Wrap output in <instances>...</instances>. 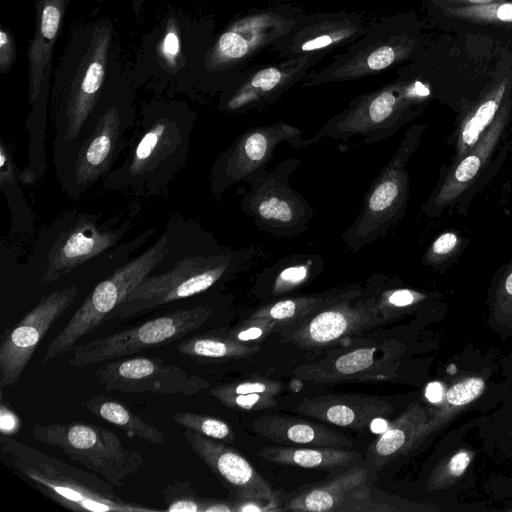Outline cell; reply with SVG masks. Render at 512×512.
Segmentation results:
<instances>
[{
	"label": "cell",
	"mask_w": 512,
	"mask_h": 512,
	"mask_svg": "<svg viewBox=\"0 0 512 512\" xmlns=\"http://www.w3.org/2000/svg\"><path fill=\"white\" fill-rule=\"evenodd\" d=\"M79 293L76 284L62 287L43 296L37 304L0 340V387L18 383L50 327L74 302Z\"/></svg>",
	"instance_id": "obj_19"
},
{
	"label": "cell",
	"mask_w": 512,
	"mask_h": 512,
	"mask_svg": "<svg viewBox=\"0 0 512 512\" xmlns=\"http://www.w3.org/2000/svg\"><path fill=\"white\" fill-rule=\"evenodd\" d=\"M382 322L374 299L351 285L337 289L303 318L290 340L305 348L327 347Z\"/></svg>",
	"instance_id": "obj_17"
},
{
	"label": "cell",
	"mask_w": 512,
	"mask_h": 512,
	"mask_svg": "<svg viewBox=\"0 0 512 512\" xmlns=\"http://www.w3.org/2000/svg\"><path fill=\"white\" fill-rule=\"evenodd\" d=\"M364 294L371 296L384 321L440 305V295L404 286L399 277L382 273L372 274Z\"/></svg>",
	"instance_id": "obj_33"
},
{
	"label": "cell",
	"mask_w": 512,
	"mask_h": 512,
	"mask_svg": "<svg viewBox=\"0 0 512 512\" xmlns=\"http://www.w3.org/2000/svg\"><path fill=\"white\" fill-rule=\"evenodd\" d=\"M488 303L495 322L512 324V258L494 273Z\"/></svg>",
	"instance_id": "obj_40"
},
{
	"label": "cell",
	"mask_w": 512,
	"mask_h": 512,
	"mask_svg": "<svg viewBox=\"0 0 512 512\" xmlns=\"http://www.w3.org/2000/svg\"><path fill=\"white\" fill-rule=\"evenodd\" d=\"M84 405L93 415L121 428L129 437H137L154 445L166 443L164 434L155 425L117 399L94 395L85 400Z\"/></svg>",
	"instance_id": "obj_35"
},
{
	"label": "cell",
	"mask_w": 512,
	"mask_h": 512,
	"mask_svg": "<svg viewBox=\"0 0 512 512\" xmlns=\"http://www.w3.org/2000/svg\"><path fill=\"white\" fill-rule=\"evenodd\" d=\"M177 350L198 360H229L254 355L259 347L234 341L216 331L188 338L177 345Z\"/></svg>",
	"instance_id": "obj_36"
},
{
	"label": "cell",
	"mask_w": 512,
	"mask_h": 512,
	"mask_svg": "<svg viewBox=\"0 0 512 512\" xmlns=\"http://www.w3.org/2000/svg\"><path fill=\"white\" fill-rule=\"evenodd\" d=\"M468 242L459 231L445 230L433 239L424 251L421 262L437 272H444L456 264Z\"/></svg>",
	"instance_id": "obj_38"
},
{
	"label": "cell",
	"mask_w": 512,
	"mask_h": 512,
	"mask_svg": "<svg viewBox=\"0 0 512 512\" xmlns=\"http://www.w3.org/2000/svg\"><path fill=\"white\" fill-rule=\"evenodd\" d=\"M20 421L18 416L4 402L0 406V432L2 436L9 437L18 432Z\"/></svg>",
	"instance_id": "obj_51"
},
{
	"label": "cell",
	"mask_w": 512,
	"mask_h": 512,
	"mask_svg": "<svg viewBox=\"0 0 512 512\" xmlns=\"http://www.w3.org/2000/svg\"><path fill=\"white\" fill-rule=\"evenodd\" d=\"M375 347H361L334 359L302 365L295 370L299 378L315 383L367 382L387 380L396 366L388 358L378 357Z\"/></svg>",
	"instance_id": "obj_27"
},
{
	"label": "cell",
	"mask_w": 512,
	"mask_h": 512,
	"mask_svg": "<svg viewBox=\"0 0 512 512\" xmlns=\"http://www.w3.org/2000/svg\"><path fill=\"white\" fill-rule=\"evenodd\" d=\"M31 434L35 440L61 450L116 487L144 465L138 451L127 447L111 430L93 423H38Z\"/></svg>",
	"instance_id": "obj_11"
},
{
	"label": "cell",
	"mask_w": 512,
	"mask_h": 512,
	"mask_svg": "<svg viewBox=\"0 0 512 512\" xmlns=\"http://www.w3.org/2000/svg\"><path fill=\"white\" fill-rule=\"evenodd\" d=\"M506 134L507 135L510 134V136H511V138L509 140H510V145L512 147V120H511V123H510V125H509V127L507 129V133Z\"/></svg>",
	"instance_id": "obj_55"
},
{
	"label": "cell",
	"mask_w": 512,
	"mask_h": 512,
	"mask_svg": "<svg viewBox=\"0 0 512 512\" xmlns=\"http://www.w3.org/2000/svg\"><path fill=\"white\" fill-rule=\"evenodd\" d=\"M15 60V39L10 30L2 26L0 29V72L3 74L10 72Z\"/></svg>",
	"instance_id": "obj_48"
},
{
	"label": "cell",
	"mask_w": 512,
	"mask_h": 512,
	"mask_svg": "<svg viewBox=\"0 0 512 512\" xmlns=\"http://www.w3.org/2000/svg\"><path fill=\"white\" fill-rule=\"evenodd\" d=\"M258 245L231 249L207 235L169 269L154 270L109 314L106 321L125 320L171 302L194 297L246 272L262 257Z\"/></svg>",
	"instance_id": "obj_4"
},
{
	"label": "cell",
	"mask_w": 512,
	"mask_h": 512,
	"mask_svg": "<svg viewBox=\"0 0 512 512\" xmlns=\"http://www.w3.org/2000/svg\"><path fill=\"white\" fill-rule=\"evenodd\" d=\"M100 223V216L86 212H72L50 228L53 237L44 236L48 244L36 252L32 264H40V279L51 284L81 265L110 252L130 230V220Z\"/></svg>",
	"instance_id": "obj_12"
},
{
	"label": "cell",
	"mask_w": 512,
	"mask_h": 512,
	"mask_svg": "<svg viewBox=\"0 0 512 512\" xmlns=\"http://www.w3.org/2000/svg\"><path fill=\"white\" fill-rule=\"evenodd\" d=\"M325 270L319 254L293 253L280 258L256 275L255 289L272 298H281L316 279Z\"/></svg>",
	"instance_id": "obj_31"
},
{
	"label": "cell",
	"mask_w": 512,
	"mask_h": 512,
	"mask_svg": "<svg viewBox=\"0 0 512 512\" xmlns=\"http://www.w3.org/2000/svg\"><path fill=\"white\" fill-rule=\"evenodd\" d=\"M507 362H508L509 364H512V353H511V356L508 358ZM511 369H512V368H511Z\"/></svg>",
	"instance_id": "obj_56"
},
{
	"label": "cell",
	"mask_w": 512,
	"mask_h": 512,
	"mask_svg": "<svg viewBox=\"0 0 512 512\" xmlns=\"http://www.w3.org/2000/svg\"><path fill=\"white\" fill-rule=\"evenodd\" d=\"M301 13L290 4H273L234 19L204 54L205 69L220 73L245 64L286 34Z\"/></svg>",
	"instance_id": "obj_15"
},
{
	"label": "cell",
	"mask_w": 512,
	"mask_h": 512,
	"mask_svg": "<svg viewBox=\"0 0 512 512\" xmlns=\"http://www.w3.org/2000/svg\"><path fill=\"white\" fill-rule=\"evenodd\" d=\"M425 11L428 27L512 43V1Z\"/></svg>",
	"instance_id": "obj_25"
},
{
	"label": "cell",
	"mask_w": 512,
	"mask_h": 512,
	"mask_svg": "<svg viewBox=\"0 0 512 512\" xmlns=\"http://www.w3.org/2000/svg\"><path fill=\"white\" fill-rule=\"evenodd\" d=\"M429 415L419 402L411 403L370 446L368 459L381 469L393 459L407 453L431 431Z\"/></svg>",
	"instance_id": "obj_29"
},
{
	"label": "cell",
	"mask_w": 512,
	"mask_h": 512,
	"mask_svg": "<svg viewBox=\"0 0 512 512\" xmlns=\"http://www.w3.org/2000/svg\"><path fill=\"white\" fill-rule=\"evenodd\" d=\"M368 476L365 466L355 464L330 479L302 487L285 502L283 510L338 512L347 494L367 482Z\"/></svg>",
	"instance_id": "obj_32"
},
{
	"label": "cell",
	"mask_w": 512,
	"mask_h": 512,
	"mask_svg": "<svg viewBox=\"0 0 512 512\" xmlns=\"http://www.w3.org/2000/svg\"><path fill=\"white\" fill-rule=\"evenodd\" d=\"M94 1L100 2L102 0H94ZM144 2H145V0H131L132 8H133V11H134V14L136 15V17L140 16Z\"/></svg>",
	"instance_id": "obj_54"
},
{
	"label": "cell",
	"mask_w": 512,
	"mask_h": 512,
	"mask_svg": "<svg viewBox=\"0 0 512 512\" xmlns=\"http://www.w3.org/2000/svg\"><path fill=\"white\" fill-rule=\"evenodd\" d=\"M169 229L141 254L122 263L103 278L86 296L63 329L48 345L40 365L71 352L84 336L101 326L126 297L156 270L166 257L172 243Z\"/></svg>",
	"instance_id": "obj_10"
},
{
	"label": "cell",
	"mask_w": 512,
	"mask_h": 512,
	"mask_svg": "<svg viewBox=\"0 0 512 512\" xmlns=\"http://www.w3.org/2000/svg\"><path fill=\"white\" fill-rule=\"evenodd\" d=\"M236 501V512H270L281 511L279 499L264 501L258 499H243Z\"/></svg>",
	"instance_id": "obj_49"
},
{
	"label": "cell",
	"mask_w": 512,
	"mask_h": 512,
	"mask_svg": "<svg viewBox=\"0 0 512 512\" xmlns=\"http://www.w3.org/2000/svg\"><path fill=\"white\" fill-rule=\"evenodd\" d=\"M428 28L415 12L373 18L362 35L326 66L311 70L300 87L359 80L411 62L427 45L432 35Z\"/></svg>",
	"instance_id": "obj_5"
},
{
	"label": "cell",
	"mask_w": 512,
	"mask_h": 512,
	"mask_svg": "<svg viewBox=\"0 0 512 512\" xmlns=\"http://www.w3.org/2000/svg\"><path fill=\"white\" fill-rule=\"evenodd\" d=\"M301 138L299 128L282 121L245 130L212 164L209 184L213 196L220 199L232 185L240 182L249 184L267 170L281 143L286 142L296 149Z\"/></svg>",
	"instance_id": "obj_16"
},
{
	"label": "cell",
	"mask_w": 512,
	"mask_h": 512,
	"mask_svg": "<svg viewBox=\"0 0 512 512\" xmlns=\"http://www.w3.org/2000/svg\"><path fill=\"white\" fill-rule=\"evenodd\" d=\"M327 54L319 52L282 59L244 72L235 84L221 93L219 110L229 114H245L265 109L301 83Z\"/></svg>",
	"instance_id": "obj_20"
},
{
	"label": "cell",
	"mask_w": 512,
	"mask_h": 512,
	"mask_svg": "<svg viewBox=\"0 0 512 512\" xmlns=\"http://www.w3.org/2000/svg\"><path fill=\"white\" fill-rule=\"evenodd\" d=\"M484 389L485 381L478 376L466 377L452 384L439 404L441 409L432 414V418L429 419L430 431L438 428L450 413H455L479 398Z\"/></svg>",
	"instance_id": "obj_39"
},
{
	"label": "cell",
	"mask_w": 512,
	"mask_h": 512,
	"mask_svg": "<svg viewBox=\"0 0 512 512\" xmlns=\"http://www.w3.org/2000/svg\"><path fill=\"white\" fill-rule=\"evenodd\" d=\"M190 449L232 490L234 499H278L270 484L234 447L186 429Z\"/></svg>",
	"instance_id": "obj_23"
},
{
	"label": "cell",
	"mask_w": 512,
	"mask_h": 512,
	"mask_svg": "<svg viewBox=\"0 0 512 512\" xmlns=\"http://www.w3.org/2000/svg\"><path fill=\"white\" fill-rule=\"evenodd\" d=\"M1 450L11 465L41 493L69 510L165 512V508L158 509L126 500L98 474L69 465L10 436H2Z\"/></svg>",
	"instance_id": "obj_7"
},
{
	"label": "cell",
	"mask_w": 512,
	"mask_h": 512,
	"mask_svg": "<svg viewBox=\"0 0 512 512\" xmlns=\"http://www.w3.org/2000/svg\"><path fill=\"white\" fill-rule=\"evenodd\" d=\"M258 455L276 464L309 469L348 467L360 461V454L355 451L319 446H266Z\"/></svg>",
	"instance_id": "obj_34"
},
{
	"label": "cell",
	"mask_w": 512,
	"mask_h": 512,
	"mask_svg": "<svg viewBox=\"0 0 512 512\" xmlns=\"http://www.w3.org/2000/svg\"><path fill=\"white\" fill-rule=\"evenodd\" d=\"M71 0H35V25L28 45L29 103L41 93L44 78L51 75L55 44Z\"/></svg>",
	"instance_id": "obj_26"
},
{
	"label": "cell",
	"mask_w": 512,
	"mask_h": 512,
	"mask_svg": "<svg viewBox=\"0 0 512 512\" xmlns=\"http://www.w3.org/2000/svg\"><path fill=\"white\" fill-rule=\"evenodd\" d=\"M426 128V123L411 125L389 162L374 178L357 217L341 235L347 250L358 252L384 238L406 214L409 198L407 165L420 146Z\"/></svg>",
	"instance_id": "obj_9"
},
{
	"label": "cell",
	"mask_w": 512,
	"mask_h": 512,
	"mask_svg": "<svg viewBox=\"0 0 512 512\" xmlns=\"http://www.w3.org/2000/svg\"><path fill=\"white\" fill-rule=\"evenodd\" d=\"M336 291L279 298L255 309L249 317L267 319L277 325L300 321Z\"/></svg>",
	"instance_id": "obj_37"
},
{
	"label": "cell",
	"mask_w": 512,
	"mask_h": 512,
	"mask_svg": "<svg viewBox=\"0 0 512 512\" xmlns=\"http://www.w3.org/2000/svg\"><path fill=\"white\" fill-rule=\"evenodd\" d=\"M165 512H205L207 498L199 496L188 482L173 480L163 491Z\"/></svg>",
	"instance_id": "obj_42"
},
{
	"label": "cell",
	"mask_w": 512,
	"mask_h": 512,
	"mask_svg": "<svg viewBox=\"0 0 512 512\" xmlns=\"http://www.w3.org/2000/svg\"><path fill=\"white\" fill-rule=\"evenodd\" d=\"M283 390V385L275 380L262 376H251L224 383L210 389L212 397L217 395L258 393L265 395H278Z\"/></svg>",
	"instance_id": "obj_43"
},
{
	"label": "cell",
	"mask_w": 512,
	"mask_h": 512,
	"mask_svg": "<svg viewBox=\"0 0 512 512\" xmlns=\"http://www.w3.org/2000/svg\"><path fill=\"white\" fill-rule=\"evenodd\" d=\"M393 405L382 397L364 394H332L307 398L298 411L319 421L362 430L370 422L391 414Z\"/></svg>",
	"instance_id": "obj_28"
},
{
	"label": "cell",
	"mask_w": 512,
	"mask_h": 512,
	"mask_svg": "<svg viewBox=\"0 0 512 512\" xmlns=\"http://www.w3.org/2000/svg\"><path fill=\"white\" fill-rule=\"evenodd\" d=\"M107 391L131 394L191 396L208 388L202 377L190 375L162 358L137 356L107 361L95 373Z\"/></svg>",
	"instance_id": "obj_21"
},
{
	"label": "cell",
	"mask_w": 512,
	"mask_h": 512,
	"mask_svg": "<svg viewBox=\"0 0 512 512\" xmlns=\"http://www.w3.org/2000/svg\"><path fill=\"white\" fill-rule=\"evenodd\" d=\"M486 425L485 437L502 452L512 455V393Z\"/></svg>",
	"instance_id": "obj_44"
},
{
	"label": "cell",
	"mask_w": 512,
	"mask_h": 512,
	"mask_svg": "<svg viewBox=\"0 0 512 512\" xmlns=\"http://www.w3.org/2000/svg\"><path fill=\"white\" fill-rule=\"evenodd\" d=\"M511 45L484 36L442 32L431 35L422 53L403 66L426 81L433 99L458 116L492 81Z\"/></svg>",
	"instance_id": "obj_3"
},
{
	"label": "cell",
	"mask_w": 512,
	"mask_h": 512,
	"mask_svg": "<svg viewBox=\"0 0 512 512\" xmlns=\"http://www.w3.org/2000/svg\"><path fill=\"white\" fill-rule=\"evenodd\" d=\"M512 0H422L423 9L454 8L507 2Z\"/></svg>",
	"instance_id": "obj_50"
},
{
	"label": "cell",
	"mask_w": 512,
	"mask_h": 512,
	"mask_svg": "<svg viewBox=\"0 0 512 512\" xmlns=\"http://www.w3.org/2000/svg\"><path fill=\"white\" fill-rule=\"evenodd\" d=\"M472 456L466 450L456 452L447 463V472L452 477L461 476L469 466Z\"/></svg>",
	"instance_id": "obj_52"
},
{
	"label": "cell",
	"mask_w": 512,
	"mask_h": 512,
	"mask_svg": "<svg viewBox=\"0 0 512 512\" xmlns=\"http://www.w3.org/2000/svg\"><path fill=\"white\" fill-rule=\"evenodd\" d=\"M172 419L181 427L214 440L232 443L235 439L229 423L210 415L187 411L173 414Z\"/></svg>",
	"instance_id": "obj_41"
},
{
	"label": "cell",
	"mask_w": 512,
	"mask_h": 512,
	"mask_svg": "<svg viewBox=\"0 0 512 512\" xmlns=\"http://www.w3.org/2000/svg\"><path fill=\"white\" fill-rule=\"evenodd\" d=\"M230 409L256 411L271 409L278 405L273 395L258 393L217 395L214 397Z\"/></svg>",
	"instance_id": "obj_47"
},
{
	"label": "cell",
	"mask_w": 512,
	"mask_h": 512,
	"mask_svg": "<svg viewBox=\"0 0 512 512\" xmlns=\"http://www.w3.org/2000/svg\"><path fill=\"white\" fill-rule=\"evenodd\" d=\"M512 93V45L492 81L467 110L456 116L454 129L448 138L453 148L451 162L467 154L497 117Z\"/></svg>",
	"instance_id": "obj_24"
},
{
	"label": "cell",
	"mask_w": 512,
	"mask_h": 512,
	"mask_svg": "<svg viewBox=\"0 0 512 512\" xmlns=\"http://www.w3.org/2000/svg\"><path fill=\"white\" fill-rule=\"evenodd\" d=\"M512 120V93L506 99L497 117L474 147L459 160L440 172L432 192L422 205V212L432 218L455 208L470 195L480 176L488 171V164L500 144L506 139Z\"/></svg>",
	"instance_id": "obj_18"
},
{
	"label": "cell",
	"mask_w": 512,
	"mask_h": 512,
	"mask_svg": "<svg viewBox=\"0 0 512 512\" xmlns=\"http://www.w3.org/2000/svg\"><path fill=\"white\" fill-rule=\"evenodd\" d=\"M156 53L160 63L170 72L177 71L182 58V39L175 19L164 25V30L156 45Z\"/></svg>",
	"instance_id": "obj_45"
},
{
	"label": "cell",
	"mask_w": 512,
	"mask_h": 512,
	"mask_svg": "<svg viewBox=\"0 0 512 512\" xmlns=\"http://www.w3.org/2000/svg\"><path fill=\"white\" fill-rule=\"evenodd\" d=\"M213 313L214 309L210 305H197L167 312L132 327L74 346L68 364L75 368H83L170 344L200 328Z\"/></svg>",
	"instance_id": "obj_14"
},
{
	"label": "cell",
	"mask_w": 512,
	"mask_h": 512,
	"mask_svg": "<svg viewBox=\"0 0 512 512\" xmlns=\"http://www.w3.org/2000/svg\"><path fill=\"white\" fill-rule=\"evenodd\" d=\"M432 100L429 84L402 65L397 78L354 97L344 110L329 118L315 136L301 138L296 149L322 138L346 141L358 136L365 144L383 141L420 117Z\"/></svg>",
	"instance_id": "obj_6"
},
{
	"label": "cell",
	"mask_w": 512,
	"mask_h": 512,
	"mask_svg": "<svg viewBox=\"0 0 512 512\" xmlns=\"http://www.w3.org/2000/svg\"><path fill=\"white\" fill-rule=\"evenodd\" d=\"M194 123L186 103H148L128 137L125 159L103 178V187L135 197L160 196L187 162Z\"/></svg>",
	"instance_id": "obj_2"
},
{
	"label": "cell",
	"mask_w": 512,
	"mask_h": 512,
	"mask_svg": "<svg viewBox=\"0 0 512 512\" xmlns=\"http://www.w3.org/2000/svg\"><path fill=\"white\" fill-rule=\"evenodd\" d=\"M252 427L259 435L282 444L348 448L353 445L345 435L326 425L287 415H266L255 419Z\"/></svg>",
	"instance_id": "obj_30"
},
{
	"label": "cell",
	"mask_w": 512,
	"mask_h": 512,
	"mask_svg": "<svg viewBox=\"0 0 512 512\" xmlns=\"http://www.w3.org/2000/svg\"><path fill=\"white\" fill-rule=\"evenodd\" d=\"M300 164L299 158H288L266 170L249 183L240 201L243 213L253 219L257 229L277 239L302 235L314 216L308 201L290 185Z\"/></svg>",
	"instance_id": "obj_13"
},
{
	"label": "cell",
	"mask_w": 512,
	"mask_h": 512,
	"mask_svg": "<svg viewBox=\"0 0 512 512\" xmlns=\"http://www.w3.org/2000/svg\"><path fill=\"white\" fill-rule=\"evenodd\" d=\"M445 391L441 382L434 381L427 384L425 398L434 405H439L444 399Z\"/></svg>",
	"instance_id": "obj_53"
},
{
	"label": "cell",
	"mask_w": 512,
	"mask_h": 512,
	"mask_svg": "<svg viewBox=\"0 0 512 512\" xmlns=\"http://www.w3.org/2000/svg\"><path fill=\"white\" fill-rule=\"evenodd\" d=\"M370 20L363 14L349 11L301 13L289 31L276 40L271 50L280 59L345 47L367 29Z\"/></svg>",
	"instance_id": "obj_22"
},
{
	"label": "cell",
	"mask_w": 512,
	"mask_h": 512,
	"mask_svg": "<svg viewBox=\"0 0 512 512\" xmlns=\"http://www.w3.org/2000/svg\"><path fill=\"white\" fill-rule=\"evenodd\" d=\"M128 91L110 89L102 96L74 152L56 171L63 190L79 198L112 166L126 148L128 131L136 122Z\"/></svg>",
	"instance_id": "obj_8"
},
{
	"label": "cell",
	"mask_w": 512,
	"mask_h": 512,
	"mask_svg": "<svg viewBox=\"0 0 512 512\" xmlns=\"http://www.w3.org/2000/svg\"><path fill=\"white\" fill-rule=\"evenodd\" d=\"M276 326L277 324L267 319L248 316L240 325L223 333L234 341L249 344L262 341Z\"/></svg>",
	"instance_id": "obj_46"
},
{
	"label": "cell",
	"mask_w": 512,
	"mask_h": 512,
	"mask_svg": "<svg viewBox=\"0 0 512 512\" xmlns=\"http://www.w3.org/2000/svg\"><path fill=\"white\" fill-rule=\"evenodd\" d=\"M113 40V24L104 17L80 23L71 30L54 72L50 100L55 171L74 152L106 92Z\"/></svg>",
	"instance_id": "obj_1"
}]
</instances>
